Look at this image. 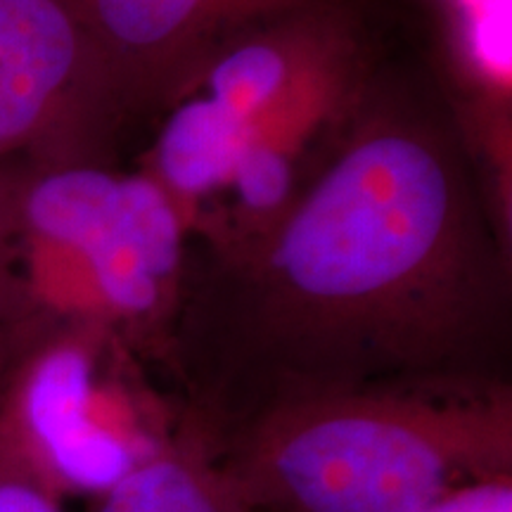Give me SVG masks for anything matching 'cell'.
<instances>
[{
    "instance_id": "6da1fadb",
    "label": "cell",
    "mask_w": 512,
    "mask_h": 512,
    "mask_svg": "<svg viewBox=\"0 0 512 512\" xmlns=\"http://www.w3.org/2000/svg\"><path fill=\"white\" fill-rule=\"evenodd\" d=\"M503 403L328 396L259 427L235 470L252 505L292 512H430L465 486L512 477Z\"/></svg>"
},
{
    "instance_id": "7a4b0ae2",
    "label": "cell",
    "mask_w": 512,
    "mask_h": 512,
    "mask_svg": "<svg viewBox=\"0 0 512 512\" xmlns=\"http://www.w3.org/2000/svg\"><path fill=\"white\" fill-rule=\"evenodd\" d=\"M451 211V181L430 147L375 136L339 159L294 211L275 273L325 325L389 316L444 247Z\"/></svg>"
},
{
    "instance_id": "3957f363",
    "label": "cell",
    "mask_w": 512,
    "mask_h": 512,
    "mask_svg": "<svg viewBox=\"0 0 512 512\" xmlns=\"http://www.w3.org/2000/svg\"><path fill=\"white\" fill-rule=\"evenodd\" d=\"M24 226L43 254L72 261L43 297L86 320L155 313L181 261V219L147 178L53 171L27 192Z\"/></svg>"
},
{
    "instance_id": "277c9868",
    "label": "cell",
    "mask_w": 512,
    "mask_h": 512,
    "mask_svg": "<svg viewBox=\"0 0 512 512\" xmlns=\"http://www.w3.org/2000/svg\"><path fill=\"white\" fill-rule=\"evenodd\" d=\"M98 373V344L74 328L0 377V441L60 498L107 494L169 446L102 387Z\"/></svg>"
},
{
    "instance_id": "5b68a950",
    "label": "cell",
    "mask_w": 512,
    "mask_h": 512,
    "mask_svg": "<svg viewBox=\"0 0 512 512\" xmlns=\"http://www.w3.org/2000/svg\"><path fill=\"white\" fill-rule=\"evenodd\" d=\"M79 60L81 36L62 0H0V147L46 126Z\"/></svg>"
},
{
    "instance_id": "8992f818",
    "label": "cell",
    "mask_w": 512,
    "mask_h": 512,
    "mask_svg": "<svg viewBox=\"0 0 512 512\" xmlns=\"http://www.w3.org/2000/svg\"><path fill=\"white\" fill-rule=\"evenodd\" d=\"M252 508L245 484L235 472L169 444L102 494L98 512H249Z\"/></svg>"
},
{
    "instance_id": "52a82bcc",
    "label": "cell",
    "mask_w": 512,
    "mask_h": 512,
    "mask_svg": "<svg viewBox=\"0 0 512 512\" xmlns=\"http://www.w3.org/2000/svg\"><path fill=\"white\" fill-rule=\"evenodd\" d=\"M249 140V124L214 98L188 102L159 138V174L181 195H204L226 183Z\"/></svg>"
},
{
    "instance_id": "ba28073f",
    "label": "cell",
    "mask_w": 512,
    "mask_h": 512,
    "mask_svg": "<svg viewBox=\"0 0 512 512\" xmlns=\"http://www.w3.org/2000/svg\"><path fill=\"white\" fill-rule=\"evenodd\" d=\"M287 64L271 46H247L223 57L211 74V93L221 107L240 119L264 110L285 83Z\"/></svg>"
},
{
    "instance_id": "9c48e42d",
    "label": "cell",
    "mask_w": 512,
    "mask_h": 512,
    "mask_svg": "<svg viewBox=\"0 0 512 512\" xmlns=\"http://www.w3.org/2000/svg\"><path fill=\"white\" fill-rule=\"evenodd\" d=\"M200 0H91L112 38L133 48L157 46L188 22Z\"/></svg>"
},
{
    "instance_id": "30bf717a",
    "label": "cell",
    "mask_w": 512,
    "mask_h": 512,
    "mask_svg": "<svg viewBox=\"0 0 512 512\" xmlns=\"http://www.w3.org/2000/svg\"><path fill=\"white\" fill-rule=\"evenodd\" d=\"M228 181L235 183L240 200L254 211H271L287 200L292 190V166L275 147L247 140L235 159Z\"/></svg>"
},
{
    "instance_id": "8fae6325",
    "label": "cell",
    "mask_w": 512,
    "mask_h": 512,
    "mask_svg": "<svg viewBox=\"0 0 512 512\" xmlns=\"http://www.w3.org/2000/svg\"><path fill=\"white\" fill-rule=\"evenodd\" d=\"M0 512H62V498L50 491L0 441Z\"/></svg>"
},
{
    "instance_id": "7c38bea8",
    "label": "cell",
    "mask_w": 512,
    "mask_h": 512,
    "mask_svg": "<svg viewBox=\"0 0 512 512\" xmlns=\"http://www.w3.org/2000/svg\"><path fill=\"white\" fill-rule=\"evenodd\" d=\"M430 512H512V477L491 479L453 491Z\"/></svg>"
}]
</instances>
